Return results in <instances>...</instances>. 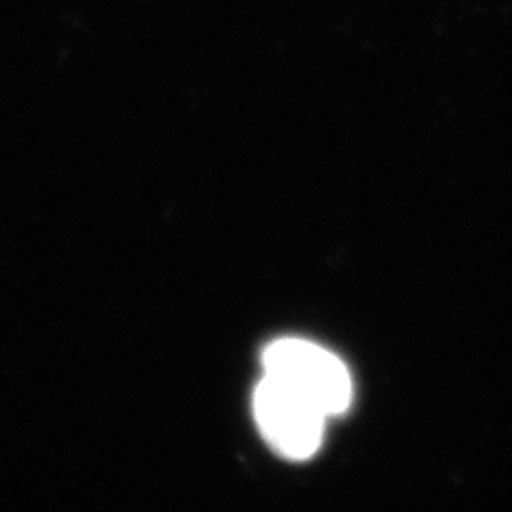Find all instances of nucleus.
I'll use <instances>...</instances> for the list:
<instances>
[{
    "mask_svg": "<svg viewBox=\"0 0 512 512\" xmlns=\"http://www.w3.org/2000/svg\"><path fill=\"white\" fill-rule=\"evenodd\" d=\"M265 376L308 399L327 419L340 416L352 402L346 365L329 350L306 340H278L263 352Z\"/></svg>",
    "mask_w": 512,
    "mask_h": 512,
    "instance_id": "1",
    "label": "nucleus"
},
{
    "mask_svg": "<svg viewBox=\"0 0 512 512\" xmlns=\"http://www.w3.org/2000/svg\"><path fill=\"white\" fill-rule=\"evenodd\" d=\"M254 419L267 444L286 459H310L323 442L327 416L308 399L263 376L254 389Z\"/></svg>",
    "mask_w": 512,
    "mask_h": 512,
    "instance_id": "2",
    "label": "nucleus"
}]
</instances>
